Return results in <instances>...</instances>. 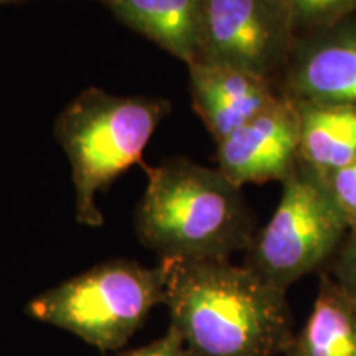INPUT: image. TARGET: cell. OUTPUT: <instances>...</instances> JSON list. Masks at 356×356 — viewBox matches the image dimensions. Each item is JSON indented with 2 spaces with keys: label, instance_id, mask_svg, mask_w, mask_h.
Listing matches in <instances>:
<instances>
[{
  "label": "cell",
  "instance_id": "12",
  "mask_svg": "<svg viewBox=\"0 0 356 356\" xmlns=\"http://www.w3.org/2000/svg\"><path fill=\"white\" fill-rule=\"evenodd\" d=\"M300 119V163L318 175H330L356 160V108L297 102Z\"/></svg>",
  "mask_w": 356,
  "mask_h": 356
},
{
  "label": "cell",
  "instance_id": "3",
  "mask_svg": "<svg viewBox=\"0 0 356 356\" xmlns=\"http://www.w3.org/2000/svg\"><path fill=\"white\" fill-rule=\"evenodd\" d=\"M170 113L163 97L119 96L88 88L61 111L55 134L71 165L76 220L104 225L97 193L140 162L150 137Z\"/></svg>",
  "mask_w": 356,
  "mask_h": 356
},
{
  "label": "cell",
  "instance_id": "2",
  "mask_svg": "<svg viewBox=\"0 0 356 356\" xmlns=\"http://www.w3.org/2000/svg\"><path fill=\"white\" fill-rule=\"evenodd\" d=\"M136 228L160 261H229L251 246L256 221L220 168L173 157L147 168Z\"/></svg>",
  "mask_w": 356,
  "mask_h": 356
},
{
  "label": "cell",
  "instance_id": "5",
  "mask_svg": "<svg viewBox=\"0 0 356 356\" xmlns=\"http://www.w3.org/2000/svg\"><path fill=\"white\" fill-rule=\"evenodd\" d=\"M348 231L322 178L299 163L282 184L274 215L256 231L244 266L289 291L297 280L332 262Z\"/></svg>",
  "mask_w": 356,
  "mask_h": 356
},
{
  "label": "cell",
  "instance_id": "14",
  "mask_svg": "<svg viewBox=\"0 0 356 356\" xmlns=\"http://www.w3.org/2000/svg\"><path fill=\"white\" fill-rule=\"evenodd\" d=\"M328 193L350 225H356V160L322 178Z\"/></svg>",
  "mask_w": 356,
  "mask_h": 356
},
{
  "label": "cell",
  "instance_id": "7",
  "mask_svg": "<svg viewBox=\"0 0 356 356\" xmlns=\"http://www.w3.org/2000/svg\"><path fill=\"white\" fill-rule=\"evenodd\" d=\"M279 89L297 102L356 108V15L297 35Z\"/></svg>",
  "mask_w": 356,
  "mask_h": 356
},
{
  "label": "cell",
  "instance_id": "4",
  "mask_svg": "<svg viewBox=\"0 0 356 356\" xmlns=\"http://www.w3.org/2000/svg\"><path fill=\"white\" fill-rule=\"evenodd\" d=\"M165 299L163 266L102 262L48 289L29 305L33 318L73 333L101 351L119 350Z\"/></svg>",
  "mask_w": 356,
  "mask_h": 356
},
{
  "label": "cell",
  "instance_id": "15",
  "mask_svg": "<svg viewBox=\"0 0 356 356\" xmlns=\"http://www.w3.org/2000/svg\"><path fill=\"white\" fill-rule=\"evenodd\" d=\"M328 274L341 287L356 296V225L351 226L343 244L333 257Z\"/></svg>",
  "mask_w": 356,
  "mask_h": 356
},
{
  "label": "cell",
  "instance_id": "17",
  "mask_svg": "<svg viewBox=\"0 0 356 356\" xmlns=\"http://www.w3.org/2000/svg\"><path fill=\"white\" fill-rule=\"evenodd\" d=\"M8 2H17V0H0V3H8Z\"/></svg>",
  "mask_w": 356,
  "mask_h": 356
},
{
  "label": "cell",
  "instance_id": "13",
  "mask_svg": "<svg viewBox=\"0 0 356 356\" xmlns=\"http://www.w3.org/2000/svg\"><path fill=\"white\" fill-rule=\"evenodd\" d=\"M297 35L332 26L356 15V0H287Z\"/></svg>",
  "mask_w": 356,
  "mask_h": 356
},
{
  "label": "cell",
  "instance_id": "16",
  "mask_svg": "<svg viewBox=\"0 0 356 356\" xmlns=\"http://www.w3.org/2000/svg\"><path fill=\"white\" fill-rule=\"evenodd\" d=\"M118 356H195L186 348L181 338L168 327L165 335L152 343L140 346V348L126 351V353Z\"/></svg>",
  "mask_w": 356,
  "mask_h": 356
},
{
  "label": "cell",
  "instance_id": "9",
  "mask_svg": "<svg viewBox=\"0 0 356 356\" xmlns=\"http://www.w3.org/2000/svg\"><path fill=\"white\" fill-rule=\"evenodd\" d=\"M191 101L216 144L282 96L270 79L204 61L188 65Z\"/></svg>",
  "mask_w": 356,
  "mask_h": 356
},
{
  "label": "cell",
  "instance_id": "11",
  "mask_svg": "<svg viewBox=\"0 0 356 356\" xmlns=\"http://www.w3.org/2000/svg\"><path fill=\"white\" fill-rule=\"evenodd\" d=\"M284 356H356V296L320 274L314 307Z\"/></svg>",
  "mask_w": 356,
  "mask_h": 356
},
{
  "label": "cell",
  "instance_id": "10",
  "mask_svg": "<svg viewBox=\"0 0 356 356\" xmlns=\"http://www.w3.org/2000/svg\"><path fill=\"white\" fill-rule=\"evenodd\" d=\"M122 24L186 65L200 56L204 0H102Z\"/></svg>",
  "mask_w": 356,
  "mask_h": 356
},
{
  "label": "cell",
  "instance_id": "6",
  "mask_svg": "<svg viewBox=\"0 0 356 356\" xmlns=\"http://www.w3.org/2000/svg\"><path fill=\"white\" fill-rule=\"evenodd\" d=\"M296 38L287 0H204L198 61L279 84Z\"/></svg>",
  "mask_w": 356,
  "mask_h": 356
},
{
  "label": "cell",
  "instance_id": "1",
  "mask_svg": "<svg viewBox=\"0 0 356 356\" xmlns=\"http://www.w3.org/2000/svg\"><path fill=\"white\" fill-rule=\"evenodd\" d=\"M170 328L195 356H284L293 337L287 291L229 261H160Z\"/></svg>",
  "mask_w": 356,
  "mask_h": 356
},
{
  "label": "cell",
  "instance_id": "8",
  "mask_svg": "<svg viewBox=\"0 0 356 356\" xmlns=\"http://www.w3.org/2000/svg\"><path fill=\"white\" fill-rule=\"evenodd\" d=\"M218 145V168L233 181H286L300 163V119L297 104L280 96L270 108L222 139Z\"/></svg>",
  "mask_w": 356,
  "mask_h": 356
}]
</instances>
